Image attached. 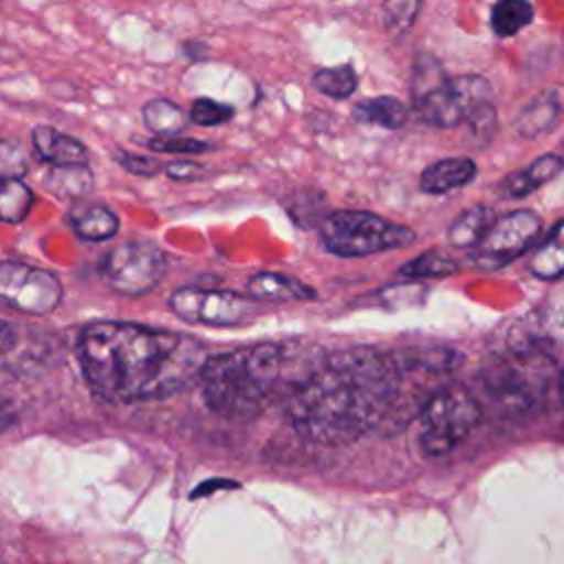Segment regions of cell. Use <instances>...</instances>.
Wrapping results in <instances>:
<instances>
[{"label":"cell","mask_w":564,"mask_h":564,"mask_svg":"<svg viewBox=\"0 0 564 564\" xmlns=\"http://www.w3.org/2000/svg\"><path fill=\"white\" fill-rule=\"evenodd\" d=\"M399 394V361L388 352L357 346L319 361L289 394L286 416L308 443L337 447L379 425Z\"/></svg>","instance_id":"obj_2"},{"label":"cell","mask_w":564,"mask_h":564,"mask_svg":"<svg viewBox=\"0 0 564 564\" xmlns=\"http://www.w3.org/2000/svg\"><path fill=\"white\" fill-rule=\"evenodd\" d=\"M141 117L154 137H174L187 128V117L178 104L165 97H154L143 104Z\"/></svg>","instance_id":"obj_21"},{"label":"cell","mask_w":564,"mask_h":564,"mask_svg":"<svg viewBox=\"0 0 564 564\" xmlns=\"http://www.w3.org/2000/svg\"><path fill=\"white\" fill-rule=\"evenodd\" d=\"M564 170V159L560 154L546 152L542 156H538L533 163H529L524 170L511 172L502 183H500V194L505 198H522L529 196L531 192H535L538 187L546 185L549 181H553L555 176H560V172Z\"/></svg>","instance_id":"obj_16"},{"label":"cell","mask_w":564,"mask_h":564,"mask_svg":"<svg viewBox=\"0 0 564 564\" xmlns=\"http://www.w3.org/2000/svg\"><path fill=\"white\" fill-rule=\"evenodd\" d=\"M143 148L159 152V154H207L212 150H216V145L212 141L205 139H194V137H150V139H141Z\"/></svg>","instance_id":"obj_28"},{"label":"cell","mask_w":564,"mask_h":564,"mask_svg":"<svg viewBox=\"0 0 564 564\" xmlns=\"http://www.w3.org/2000/svg\"><path fill=\"white\" fill-rule=\"evenodd\" d=\"M560 394H562V401H564V375H562V379H560Z\"/></svg>","instance_id":"obj_35"},{"label":"cell","mask_w":564,"mask_h":564,"mask_svg":"<svg viewBox=\"0 0 564 564\" xmlns=\"http://www.w3.org/2000/svg\"><path fill=\"white\" fill-rule=\"evenodd\" d=\"M165 176L178 183H192V181H203L209 176V170L198 163V161H170L163 167Z\"/></svg>","instance_id":"obj_32"},{"label":"cell","mask_w":564,"mask_h":564,"mask_svg":"<svg viewBox=\"0 0 564 564\" xmlns=\"http://www.w3.org/2000/svg\"><path fill=\"white\" fill-rule=\"evenodd\" d=\"M170 308L189 324L240 326L258 315V300L225 289L183 286L170 295Z\"/></svg>","instance_id":"obj_8"},{"label":"cell","mask_w":564,"mask_h":564,"mask_svg":"<svg viewBox=\"0 0 564 564\" xmlns=\"http://www.w3.org/2000/svg\"><path fill=\"white\" fill-rule=\"evenodd\" d=\"M350 115L357 123H372L388 130H397L408 121V106L394 95H375L359 99L352 106Z\"/></svg>","instance_id":"obj_19"},{"label":"cell","mask_w":564,"mask_h":564,"mask_svg":"<svg viewBox=\"0 0 564 564\" xmlns=\"http://www.w3.org/2000/svg\"><path fill=\"white\" fill-rule=\"evenodd\" d=\"M423 0H383V26L390 35H403L421 13Z\"/></svg>","instance_id":"obj_27"},{"label":"cell","mask_w":564,"mask_h":564,"mask_svg":"<svg viewBox=\"0 0 564 564\" xmlns=\"http://www.w3.org/2000/svg\"><path fill=\"white\" fill-rule=\"evenodd\" d=\"M115 163L119 167H123L128 174H134V176H154L156 172H161L165 167L156 159L134 154V152H128V150H115Z\"/></svg>","instance_id":"obj_30"},{"label":"cell","mask_w":564,"mask_h":564,"mask_svg":"<svg viewBox=\"0 0 564 564\" xmlns=\"http://www.w3.org/2000/svg\"><path fill=\"white\" fill-rule=\"evenodd\" d=\"M31 143H33L37 159L44 163H51V165L86 163V159H88V148L79 139H75L53 126H44V123L35 126L31 130Z\"/></svg>","instance_id":"obj_13"},{"label":"cell","mask_w":564,"mask_h":564,"mask_svg":"<svg viewBox=\"0 0 564 564\" xmlns=\"http://www.w3.org/2000/svg\"><path fill=\"white\" fill-rule=\"evenodd\" d=\"M311 82L317 93L330 99H348L359 86V75L352 64H335L317 68Z\"/></svg>","instance_id":"obj_23"},{"label":"cell","mask_w":564,"mask_h":564,"mask_svg":"<svg viewBox=\"0 0 564 564\" xmlns=\"http://www.w3.org/2000/svg\"><path fill=\"white\" fill-rule=\"evenodd\" d=\"M533 20L529 0H496L491 7V31L498 37H511Z\"/></svg>","instance_id":"obj_24"},{"label":"cell","mask_w":564,"mask_h":564,"mask_svg":"<svg viewBox=\"0 0 564 564\" xmlns=\"http://www.w3.org/2000/svg\"><path fill=\"white\" fill-rule=\"evenodd\" d=\"M538 359H513L491 366L482 379V392L505 412H524L538 403L546 386Z\"/></svg>","instance_id":"obj_10"},{"label":"cell","mask_w":564,"mask_h":564,"mask_svg":"<svg viewBox=\"0 0 564 564\" xmlns=\"http://www.w3.org/2000/svg\"><path fill=\"white\" fill-rule=\"evenodd\" d=\"M183 53H185L189 59L198 62V59H205V57L209 55V46L194 40V42H185V44H183Z\"/></svg>","instance_id":"obj_34"},{"label":"cell","mask_w":564,"mask_h":564,"mask_svg":"<svg viewBox=\"0 0 564 564\" xmlns=\"http://www.w3.org/2000/svg\"><path fill=\"white\" fill-rule=\"evenodd\" d=\"M564 117V90L546 88L538 93L518 115L516 132L524 139H535L551 132Z\"/></svg>","instance_id":"obj_12"},{"label":"cell","mask_w":564,"mask_h":564,"mask_svg":"<svg viewBox=\"0 0 564 564\" xmlns=\"http://www.w3.org/2000/svg\"><path fill=\"white\" fill-rule=\"evenodd\" d=\"M167 258L154 242L134 240L106 251L99 262L104 284L121 295H143L165 275Z\"/></svg>","instance_id":"obj_7"},{"label":"cell","mask_w":564,"mask_h":564,"mask_svg":"<svg viewBox=\"0 0 564 564\" xmlns=\"http://www.w3.org/2000/svg\"><path fill=\"white\" fill-rule=\"evenodd\" d=\"M416 117L432 128H456L489 101V82L480 75H445L430 53H419L410 82Z\"/></svg>","instance_id":"obj_4"},{"label":"cell","mask_w":564,"mask_h":564,"mask_svg":"<svg viewBox=\"0 0 564 564\" xmlns=\"http://www.w3.org/2000/svg\"><path fill=\"white\" fill-rule=\"evenodd\" d=\"M478 174V167L467 156H445L427 167L419 176V187L425 194H447L452 189L469 185Z\"/></svg>","instance_id":"obj_14"},{"label":"cell","mask_w":564,"mask_h":564,"mask_svg":"<svg viewBox=\"0 0 564 564\" xmlns=\"http://www.w3.org/2000/svg\"><path fill=\"white\" fill-rule=\"evenodd\" d=\"M62 291L57 275L46 269L13 260L0 264V297L15 311L48 315L62 302Z\"/></svg>","instance_id":"obj_11"},{"label":"cell","mask_w":564,"mask_h":564,"mask_svg":"<svg viewBox=\"0 0 564 564\" xmlns=\"http://www.w3.org/2000/svg\"><path fill=\"white\" fill-rule=\"evenodd\" d=\"M542 231V220L531 209H516L494 220L485 238L474 247L471 262L480 269H500L529 251Z\"/></svg>","instance_id":"obj_9"},{"label":"cell","mask_w":564,"mask_h":564,"mask_svg":"<svg viewBox=\"0 0 564 564\" xmlns=\"http://www.w3.org/2000/svg\"><path fill=\"white\" fill-rule=\"evenodd\" d=\"M207 350L189 335L132 322H95L77 337V359L95 397L108 403L167 399L198 381Z\"/></svg>","instance_id":"obj_1"},{"label":"cell","mask_w":564,"mask_h":564,"mask_svg":"<svg viewBox=\"0 0 564 564\" xmlns=\"http://www.w3.org/2000/svg\"><path fill=\"white\" fill-rule=\"evenodd\" d=\"M68 223L75 236L86 242H106L119 231V216L101 203L75 205L68 214Z\"/></svg>","instance_id":"obj_17"},{"label":"cell","mask_w":564,"mask_h":564,"mask_svg":"<svg viewBox=\"0 0 564 564\" xmlns=\"http://www.w3.org/2000/svg\"><path fill=\"white\" fill-rule=\"evenodd\" d=\"M469 128L471 132L487 143V139H491V134L496 132V123H498V117H496V108L491 106V101L482 104L469 119Z\"/></svg>","instance_id":"obj_33"},{"label":"cell","mask_w":564,"mask_h":564,"mask_svg":"<svg viewBox=\"0 0 564 564\" xmlns=\"http://www.w3.org/2000/svg\"><path fill=\"white\" fill-rule=\"evenodd\" d=\"M42 185L57 198H82L93 192L95 176L88 163L51 165L42 178Z\"/></svg>","instance_id":"obj_18"},{"label":"cell","mask_w":564,"mask_h":564,"mask_svg":"<svg viewBox=\"0 0 564 564\" xmlns=\"http://www.w3.org/2000/svg\"><path fill=\"white\" fill-rule=\"evenodd\" d=\"M247 293L258 302H302L315 300L317 291L302 280L275 273V271H260L247 280Z\"/></svg>","instance_id":"obj_15"},{"label":"cell","mask_w":564,"mask_h":564,"mask_svg":"<svg viewBox=\"0 0 564 564\" xmlns=\"http://www.w3.org/2000/svg\"><path fill=\"white\" fill-rule=\"evenodd\" d=\"M494 220H496V214L491 207L474 205L454 218V223L447 229V240L452 247L474 249L485 238Z\"/></svg>","instance_id":"obj_20"},{"label":"cell","mask_w":564,"mask_h":564,"mask_svg":"<svg viewBox=\"0 0 564 564\" xmlns=\"http://www.w3.org/2000/svg\"><path fill=\"white\" fill-rule=\"evenodd\" d=\"M0 156H2V178H20L26 174L29 161L24 150L18 143L2 141Z\"/></svg>","instance_id":"obj_31"},{"label":"cell","mask_w":564,"mask_h":564,"mask_svg":"<svg viewBox=\"0 0 564 564\" xmlns=\"http://www.w3.org/2000/svg\"><path fill=\"white\" fill-rule=\"evenodd\" d=\"M234 115H236V110H234L231 104H223V101H216L212 97H198V99L192 101V108H189L192 123L203 126V128L223 126L229 119H234Z\"/></svg>","instance_id":"obj_29"},{"label":"cell","mask_w":564,"mask_h":564,"mask_svg":"<svg viewBox=\"0 0 564 564\" xmlns=\"http://www.w3.org/2000/svg\"><path fill=\"white\" fill-rule=\"evenodd\" d=\"M529 269L540 280H555L564 273V220L557 223L551 234L535 247Z\"/></svg>","instance_id":"obj_22"},{"label":"cell","mask_w":564,"mask_h":564,"mask_svg":"<svg viewBox=\"0 0 564 564\" xmlns=\"http://www.w3.org/2000/svg\"><path fill=\"white\" fill-rule=\"evenodd\" d=\"M33 192L20 178H2L0 185V218L9 225L22 223L33 207Z\"/></svg>","instance_id":"obj_25"},{"label":"cell","mask_w":564,"mask_h":564,"mask_svg":"<svg viewBox=\"0 0 564 564\" xmlns=\"http://www.w3.org/2000/svg\"><path fill=\"white\" fill-rule=\"evenodd\" d=\"M482 414L480 401L463 386H447L432 394L419 416V445L436 458L458 447Z\"/></svg>","instance_id":"obj_6"},{"label":"cell","mask_w":564,"mask_h":564,"mask_svg":"<svg viewBox=\"0 0 564 564\" xmlns=\"http://www.w3.org/2000/svg\"><path fill=\"white\" fill-rule=\"evenodd\" d=\"M282 370V348L256 344L207 357L198 375L203 403L227 419L256 414L273 392Z\"/></svg>","instance_id":"obj_3"},{"label":"cell","mask_w":564,"mask_h":564,"mask_svg":"<svg viewBox=\"0 0 564 564\" xmlns=\"http://www.w3.org/2000/svg\"><path fill=\"white\" fill-rule=\"evenodd\" d=\"M319 240L333 256L364 258L410 247L416 240V234L410 227L372 212L337 209L322 220Z\"/></svg>","instance_id":"obj_5"},{"label":"cell","mask_w":564,"mask_h":564,"mask_svg":"<svg viewBox=\"0 0 564 564\" xmlns=\"http://www.w3.org/2000/svg\"><path fill=\"white\" fill-rule=\"evenodd\" d=\"M456 269H458V264L452 258H447L438 251H425V253L412 258L410 262H405L399 269V273L410 280H423V278H447V275L456 273Z\"/></svg>","instance_id":"obj_26"}]
</instances>
